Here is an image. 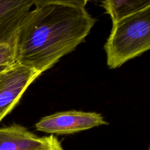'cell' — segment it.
Returning a JSON list of instances; mask_svg holds the SVG:
<instances>
[{
    "instance_id": "cell-1",
    "label": "cell",
    "mask_w": 150,
    "mask_h": 150,
    "mask_svg": "<svg viewBox=\"0 0 150 150\" xmlns=\"http://www.w3.org/2000/svg\"><path fill=\"white\" fill-rule=\"evenodd\" d=\"M95 22L85 8L59 4L36 7L18 31L16 62L46 71L84 40Z\"/></svg>"
},
{
    "instance_id": "cell-2",
    "label": "cell",
    "mask_w": 150,
    "mask_h": 150,
    "mask_svg": "<svg viewBox=\"0 0 150 150\" xmlns=\"http://www.w3.org/2000/svg\"><path fill=\"white\" fill-rule=\"evenodd\" d=\"M150 48V7L113 23L104 45L107 64L120 67Z\"/></svg>"
},
{
    "instance_id": "cell-3",
    "label": "cell",
    "mask_w": 150,
    "mask_h": 150,
    "mask_svg": "<svg viewBox=\"0 0 150 150\" xmlns=\"http://www.w3.org/2000/svg\"><path fill=\"white\" fill-rule=\"evenodd\" d=\"M40 74L18 62L0 67V122L12 111L23 92Z\"/></svg>"
},
{
    "instance_id": "cell-4",
    "label": "cell",
    "mask_w": 150,
    "mask_h": 150,
    "mask_svg": "<svg viewBox=\"0 0 150 150\" xmlns=\"http://www.w3.org/2000/svg\"><path fill=\"white\" fill-rule=\"evenodd\" d=\"M104 125L108 122L98 113L67 111L43 117L35 127L38 131L50 134L68 135Z\"/></svg>"
},
{
    "instance_id": "cell-5",
    "label": "cell",
    "mask_w": 150,
    "mask_h": 150,
    "mask_svg": "<svg viewBox=\"0 0 150 150\" xmlns=\"http://www.w3.org/2000/svg\"><path fill=\"white\" fill-rule=\"evenodd\" d=\"M33 5L32 0H0V43L13 45L18 31Z\"/></svg>"
},
{
    "instance_id": "cell-6",
    "label": "cell",
    "mask_w": 150,
    "mask_h": 150,
    "mask_svg": "<svg viewBox=\"0 0 150 150\" xmlns=\"http://www.w3.org/2000/svg\"><path fill=\"white\" fill-rule=\"evenodd\" d=\"M52 135L39 137L23 126L0 128V150H37L50 142Z\"/></svg>"
},
{
    "instance_id": "cell-7",
    "label": "cell",
    "mask_w": 150,
    "mask_h": 150,
    "mask_svg": "<svg viewBox=\"0 0 150 150\" xmlns=\"http://www.w3.org/2000/svg\"><path fill=\"white\" fill-rule=\"evenodd\" d=\"M105 9L113 23L150 7V0H102Z\"/></svg>"
},
{
    "instance_id": "cell-8",
    "label": "cell",
    "mask_w": 150,
    "mask_h": 150,
    "mask_svg": "<svg viewBox=\"0 0 150 150\" xmlns=\"http://www.w3.org/2000/svg\"><path fill=\"white\" fill-rule=\"evenodd\" d=\"M16 62L13 45L0 43V67Z\"/></svg>"
},
{
    "instance_id": "cell-9",
    "label": "cell",
    "mask_w": 150,
    "mask_h": 150,
    "mask_svg": "<svg viewBox=\"0 0 150 150\" xmlns=\"http://www.w3.org/2000/svg\"><path fill=\"white\" fill-rule=\"evenodd\" d=\"M88 1L89 0H32V2L35 7H40L50 4H59L85 8Z\"/></svg>"
},
{
    "instance_id": "cell-10",
    "label": "cell",
    "mask_w": 150,
    "mask_h": 150,
    "mask_svg": "<svg viewBox=\"0 0 150 150\" xmlns=\"http://www.w3.org/2000/svg\"><path fill=\"white\" fill-rule=\"evenodd\" d=\"M37 150H64V149L60 142H59L58 139L52 135L51 140L47 144Z\"/></svg>"
},
{
    "instance_id": "cell-11",
    "label": "cell",
    "mask_w": 150,
    "mask_h": 150,
    "mask_svg": "<svg viewBox=\"0 0 150 150\" xmlns=\"http://www.w3.org/2000/svg\"><path fill=\"white\" fill-rule=\"evenodd\" d=\"M148 150H149V149H148Z\"/></svg>"
}]
</instances>
